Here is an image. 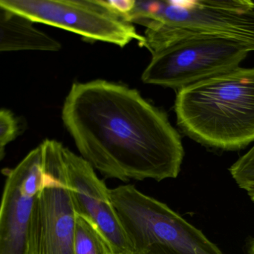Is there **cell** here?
I'll return each mask as SVG.
<instances>
[{
	"label": "cell",
	"instance_id": "cell-1",
	"mask_svg": "<svg viewBox=\"0 0 254 254\" xmlns=\"http://www.w3.org/2000/svg\"><path fill=\"white\" fill-rule=\"evenodd\" d=\"M62 119L82 158L106 177L160 182L180 173V135L136 89L101 79L74 83Z\"/></svg>",
	"mask_w": 254,
	"mask_h": 254
},
{
	"label": "cell",
	"instance_id": "cell-2",
	"mask_svg": "<svg viewBox=\"0 0 254 254\" xmlns=\"http://www.w3.org/2000/svg\"><path fill=\"white\" fill-rule=\"evenodd\" d=\"M177 122L192 140L226 151L254 142V67H237L178 90Z\"/></svg>",
	"mask_w": 254,
	"mask_h": 254
},
{
	"label": "cell",
	"instance_id": "cell-3",
	"mask_svg": "<svg viewBox=\"0 0 254 254\" xmlns=\"http://www.w3.org/2000/svg\"><path fill=\"white\" fill-rule=\"evenodd\" d=\"M134 23L144 25L151 53L194 37L234 40L254 52V1L251 0L137 1Z\"/></svg>",
	"mask_w": 254,
	"mask_h": 254
},
{
	"label": "cell",
	"instance_id": "cell-4",
	"mask_svg": "<svg viewBox=\"0 0 254 254\" xmlns=\"http://www.w3.org/2000/svg\"><path fill=\"white\" fill-rule=\"evenodd\" d=\"M110 195L133 254H223L167 204L132 185L110 189Z\"/></svg>",
	"mask_w": 254,
	"mask_h": 254
},
{
	"label": "cell",
	"instance_id": "cell-5",
	"mask_svg": "<svg viewBox=\"0 0 254 254\" xmlns=\"http://www.w3.org/2000/svg\"><path fill=\"white\" fill-rule=\"evenodd\" d=\"M40 146L44 180L31 214L27 254H74L76 211L67 183L64 146L54 140Z\"/></svg>",
	"mask_w": 254,
	"mask_h": 254
},
{
	"label": "cell",
	"instance_id": "cell-6",
	"mask_svg": "<svg viewBox=\"0 0 254 254\" xmlns=\"http://www.w3.org/2000/svg\"><path fill=\"white\" fill-rule=\"evenodd\" d=\"M250 52L247 46L234 40L188 39L152 53L142 81L179 90L240 67Z\"/></svg>",
	"mask_w": 254,
	"mask_h": 254
},
{
	"label": "cell",
	"instance_id": "cell-7",
	"mask_svg": "<svg viewBox=\"0 0 254 254\" xmlns=\"http://www.w3.org/2000/svg\"><path fill=\"white\" fill-rule=\"evenodd\" d=\"M0 6L33 23L52 25L79 34L86 40L120 47L144 37L135 27L102 0H0Z\"/></svg>",
	"mask_w": 254,
	"mask_h": 254
},
{
	"label": "cell",
	"instance_id": "cell-8",
	"mask_svg": "<svg viewBox=\"0 0 254 254\" xmlns=\"http://www.w3.org/2000/svg\"><path fill=\"white\" fill-rule=\"evenodd\" d=\"M0 204V254H27L33 208L44 180L40 144L11 169Z\"/></svg>",
	"mask_w": 254,
	"mask_h": 254
},
{
	"label": "cell",
	"instance_id": "cell-9",
	"mask_svg": "<svg viewBox=\"0 0 254 254\" xmlns=\"http://www.w3.org/2000/svg\"><path fill=\"white\" fill-rule=\"evenodd\" d=\"M63 158L76 213L86 216L98 227L110 243L113 254H133L105 183L86 160L65 146Z\"/></svg>",
	"mask_w": 254,
	"mask_h": 254
},
{
	"label": "cell",
	"instance_id": "cell-10",
	"mask_svg": "<svg viewBox=\"0 0 254 254\" xmlns=\"http://www.w3.org/2000/svg\"><path fill=\"white\" fill-rule=\"evenodd\" d=\"M61 44L28 19L0 6V53L41 51L57 52Z\"/></svg>",
	"mask_w": 254,
	"mask_h": 254
},
{
	"label": "cell",
	"instance_id": "cell-11",
	"mask_svg": "<svg viewBox=\"0 0 254 254\" xmlns=\"http://www.w3.org/2000/svg\"><path fill=\"white\" fill-rule=\"evenodd\" d=\"M74 254H114L98 227L86 216L76 213L74 234Z\"/></svg>",
	"mask_w": 254,
	"mask_h": 254
},
{
	"label": "cell",
	"instance_id": "cell-12",
	"mask_svg": "<svg viewBox=\"0 0 254 254\" xmlns=\"http://www.w3.org/2000/svg\"><path fill=\"white\" fill-rule=\"evenodd\" d=\"M230 172L241 189L254 190V146L231 166Z\"/></svg>",
	"mask_w": 254,
	"mask_h": 254
},
{
	"label": "cell",
	"instance_id": "cell-13",
	"mask_svg": "<svg viewBox=\"0 0 254 254\" xmlns=\"http://www.w3.org/2000/svg\"><path fill=\"white\" fill-rule=\"evenodd\" d=\"M19 125L13 113L8 110H0V146L5 147L19 135Z\"/></svg>",
	"mask_w": 254,
	"mask_h": 254
},
{
	"label": "cell",
	"instance_id": "cell-14",
	"mask_svg": "<svg viewBox=\"0 0 254 254\" xmlns=\"http://www.w3.org/2000/svg\"><path fill=\"white\" fill-rule=\"evenodd\" d=\"M109 4L118 13L126 19L127 14L132 10L134 1L132 0H122V1H108Z\"/></svg>",
	"mask_w": 254,
	"mask_h": 254
},
{
	"label": "cell",
	"instance_id": "cell-15",
	"mask_svg": "<svg viewBox=\"0 0 254 254\" xmlns=\"http://www.w3.org/2000/svg\"><path fill=\"white\" fill-rule=\"evenodd\" d=\"M4 156H5V147L0 146V163L4 159Z\"/></svg>",
	"mask_w": 254,
	"mask_h": 254
},
{
	"label": "cell",
	"instance_id": "cell-16",
	"mask_svg": "<svg viewBox=\"0 0 254 254\" xmlns=\"http://www.w3.org/2000/svg\"><path fill=\"white\" fill-rule=\"evenodd\" d=\"M249 254H254V239L251 243L250 248H249Z\"/></svg>",
	"mask_w": 254,
	"mask_h": 254
},
{
	"label": "cell",
	"instance_id": "cell-17",
	"mask_svg": "<svg viewBox=\"0 0 254 254\" xmlns=\"http://www.w3.org/2000/svg\"><path fill=\"white\" fill-rule=\"evenodd\" d=\"M249 197H250L251 199L252 200V201L254 202V190L252 191V192H249Z\"/></svg>",
	"mask_w": 254,
	"mask_h": 254
},
{
	"label": "cell",
	"instance_id": "cell-18",
	"mask_svg": "<svg viewBox=\"0 0 254 254\" xmlns=\"http://www.w3.org/2000/svg\"></svg>",
	"mask_w": 254,
	"mask_h": 254
}]
</instances>
